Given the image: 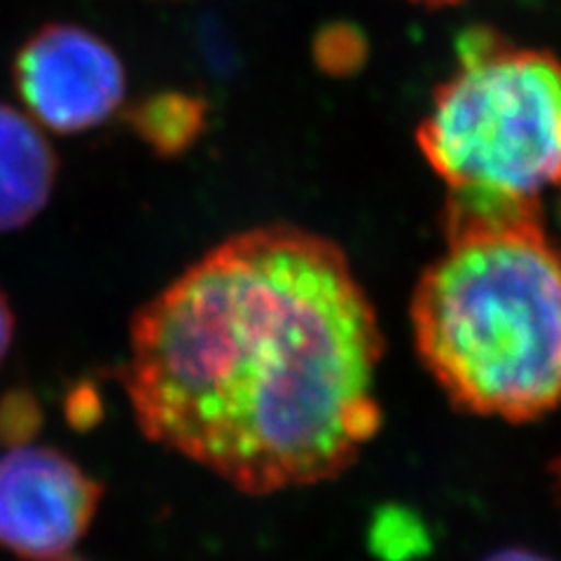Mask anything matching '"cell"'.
I'll return each instance as SVG.
<instances>
[{
	"label": "cell",
	"mask_w": 561,
	"mask_h": 561,
	"mask_svg": "<svg viewBox=\"0 0 561 561\" xmlns=\"http://www.w3.org/2000/svg\"><path fill=\"white\" fill-rule=\"evenodd\" d=\"M552 470V478H554V491L559 496V505H561V456L554 461V466L550 468Z\"/></svg>",
	"instance_id": "4fadbf2b"
},
{
	"label": "cell",
	"mask_w": 561,
	"mask_h": 561,
	"mask_svg": "<svg viewBox=\"0 0 561 561\" xmlns=\"http://www.w3.org/2000/svg\"><path fill=\"white\" fill-rule=\"evenodd\" d=\"M484 561H552L550 557H542L534 550H524V548H505L499 550L491 557H486Z\"/></svg>",
	"instance_id": "8fae6325"
},
{
	"label": "cell",
	"mask_w": 561,
	"mask_h": 561,
	"mask_svg": "<svg viewBox=\"0 0 561 561\" xmlns=\"http://www.w3.org/2000/svg\"><path fill=\"white\" fill-rule=\"evenodd\" d=\"M445 251L416 280L419 358L456 408L531 421L561 402V249L540 197L449 192Z\"/></svg>",
	"instance_id": "7a4b0ae2"
},
{
	"label": "cell",
	"mask_w": 561,
	"mask_h": 561,
	"mask_svg": "<svg viewBox=\"0 0 561 561\" xmlns=\"http://www.w3.org/2000/svg\"><path fill=\"white\" fill-rule=\"evenodd\" d=\"M14 342V311L10 305V297L0 288V365L5 363L10 348Z\"/></svg>",
	"instance_id": "30bf717a"
},
{
	"label": "cell",
	"mask_w": 561,
	"mask_h": 561,
	"mask_svg": "<svg viewBox=\"0 0 561 561\" xmlns=\"http://www.w3.org/2000/svg\"><path fill=\"white\" fill-rule=\"evenodd\" d=\"M12 82L28 117L55 134H84L125 101L127 76L117 51L78 24H47L20 47Z\"/></svg>",
	"instance_id": "277c9868"
},
{
	"label": "cell",
	"mask_w": 561,
	"mask_h": 561,
	"mask_svg": "<svg viewBox=\"0 0 561 561\" xmlns=\"http://www.w3.org/2000/svg\"><path fill=\"white\" fill-rule=\"evenodd\" d=\"M49 561H90V559H82V557H70V554H66V557H59V559H49Z\"/></svg>",
	"instance_id": "5bb4252c"
},
{
	"label": "cell",
	"mask_w": 561,
	"mask_h": 561,
	"mask_svg": "<svg viewBox=\"0 0 561 561\" xmlns=\"http://www.w3.org/2000/svg\"><path fill=\"white\" fill-rule=\"evenodd\" d=\"M127 122L150 150L173 157L187 150L204 129V103L179 92L154 94L136 103Z\"/></svg>",
	"instance_id": "52a82bcc"
},
{
	"label": "cell",
	"mask_w": 561,
	"mask_h": 561,
	"mask_svg": "<svg viewBox=\"0 0 561 561\" xmlns=\"http://www.w3.org/2000/svg\"><path fill=\"white\" fill-rule=\"evenodd\" d=\"M410 3H416V5H426V8H447V5L463 3V0H410Z\"/></svg>",
	"instance_id": "7c38bea8"
},
{
	"label": "cell",
	"mask_w": 561,
	"mask_h": 561,
	"mask_svg": "<svg viewBox=\"0 0 561 561\" xmlns=\"http://www.w3.org/2000/svg\"><path fill=\"white\" fill-rule=\"evenodd\" d=\"M416 146L449 192L540 197L561 185V61L489 31L468 33Z\"/></svg>",
	"instance_id": "3957f363"
},
{
	"label": "cell",
	"mask_w": 561,
	"mask_h": 561,
	"mask_svg": "<svg viewBox=\"0 0 561 561\" xmlns=\"http://www.w3.org/2000/svg\"><path fill=\"white\" fill-rule=\"evenodd\" d=\"M103 482L55 447L0 454V550L26 561L70 554L92 529Z\"/></svg>",
	"instance_id": "5b68a950"
},
{
	"label": "cell",
	"mask_w": 561,
	"mask_h": 561,
	"mask_svg": "<svg viewBox=\"0 0 561 561\" xmlns=\"http://www.w3.org/2000/svg\"><path fill=\"white\" fill-rule=\"evenodd\" d=\"M59 157L35 122L0 103V234L20 232L55 195Z\"/></svg>",
	"instance_id": "8992f818"
},
{
	"label": "cell",
	"mask_w": 561,
	"mask_h": 561,
	"mask_svg": "<svg viewBox=\"0 0 561 561\" xmlns=\"http://www.w3.org/2000/svg\"><path fill=\"white\" fill-rule=\"evenodd\" d=\"M377 311L335 241L265 225L140 307L115 379L150 443L243 494L340 478L381 426Z\"/></svg>",
	"instance_id": "6da1fadb"
},
{
	"label": "cell",
	"mask_w": 561,
	"mask_h": 561,
	"mask_svg": "<svg viewBox=\"0 0 561 561\" xmlns=\"http://www.w3.org/2000/svg\"><path fill=\"white\" fill-rule=\"evenodd\" d=\"M45 424L38 396L24 386H12L0 396V445L5 449L33 445Z\"/></svg>",
	"instance_id": "ba28073f"
},
{
	"label": "cell",
	"mask_w": 561,
	"mask_h": 561,
	"mask_svg": "<svg viewBox=\"0 0 561 561\" xmlns=\"http://www.w3.org/2000/svg\"><path fill=\"white\" fill-rule=\"evenodd\" d=\"M101 396L90 381L78 383L66 398V419L76 428H92L101 419Z\"/></svg>",
	"instance_id": "9c48e42d"
}]
</instances>
